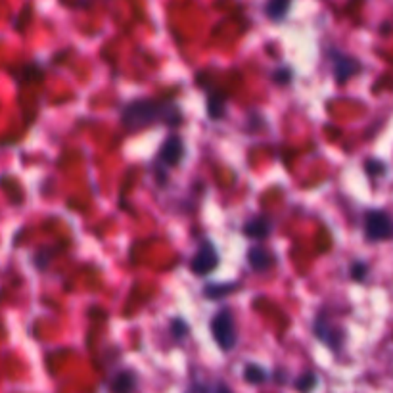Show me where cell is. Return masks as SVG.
I'll list each match as a JSON object with an SVG mask.
<instances>
[{
    "mask_svg": "<svg viewBox=\"0 0 393 393\" xmlns=\"http://www.w3.org/2000/svg\"><path fill=\"white\" fill-rule=\"evenodd\" d=\"M179 111L171 104L153 102V100H137L131 102L121 113V121L129 131H139L160 119H169V123H179Z\"/></svg>",
    "mask_w": 393,
    "mask_h": 393,
    "instance_id": "1",
    "label": "cell"
},
{
    "mask_svg": "<svg viewBox=\"0 0 393 393\" xmlns=\"http://www.w3.org/2000/svg\"><path fill=\"white\" fill-rule=\"evenodd\" d=\"M212 334L221 351H233L236 345V328H234L233 311L225 307L221 309L212 321Z\"/></svg>",
    "mask_w": 393,
    "mask_h": 393,
    "instance_id": "2",
    "label": "cell"
},
{
    "mask_svg": "<svg viewBox=\"0 0 393 393\" xmlns=\"http://www.w3.org/2000/svg\"><path fill=\"white\" fill-rule=\"evenodd\" d=\"M392 217L386 212L371 209L364 215V234L371 242H382L392 238Z\"/></svg>",
    "mask_w": 393,
    "mask_h": 393,
    "instance_id": "3",
    "label": "cell"
},
{
    "mask_svg": "<svg viewBox=\"0 0 393 393\" xmlns=\"http://www.w3.org/2000/svg\"><path fill=\"white\" fill-rule=\"evenodd\" d=\"M217 265L219 254L217 249H215V246H213L209 240L202 242V246H200V249H198L196 255H194V259L190 263V269L194 270L196 275H200V277H204L207 273L217 269Z\"/></svg>",
    "mask_w": 393,
    "mask_h": 393,
    "instance_id": "4",
    "label": "cell"
},
{
    "mask_svg": "<svg viewBox=\"0 0 393 393\" xmlns=\"http://www.w3.org/2000/svg\"><path fill=\"white\" fill-rule=\"evenodd\" d=\"M359 69H361V64L357 60L340 54V52H334V73L338 83H345L347 79H351L353 75H357Z\"/></svg>",
    "mask_w": 393,
    "mask_h": 393,
    "instance_id": "5",
    "label": "cell"
},
{
    "mask_svg": "<svg viewBox=\"0 0 393 393\" xmlns=\"http://www.w3.org/2000/svg\"><path fill=\"white\" fill-rule=\"evenodd\" d=\"M139 387V376L135 371H119L109 382V393H135Z\"/></svg>",
    "mask_w": 393,
    "mask_h": 393,
    "instance_id": "6",
    "label": "cell"
},
{
    "mask_svg": "<svg viewBox=\"0 0 393 393\" xmlns=\"http://www.w3.org/2000/svg\"><path fill=\"white\" fill-rule=\"evenodd\" d=\"M270 233H273V226H270V221L265 215L251 217L244 225V234L249 236V238H254V240H265Z\"/></svg>",
    "mask_w": 393,
    "mask_h": 393,
    "instance_id": "7",
    "label": "cell"
},
{
    "mask_svg": "<svg viewBox=\"0 0 393 393\" xmlns=\"http://www.w3.org/2000/svg\"><path fill=\"white\" fill-rule=\"evenodd\" d=\"M182 156H184V144L179 137H171L165 140V144L161 148V160L165 165L173 167L177 163H181Z\"/></svg>",
    "mask_w": 393,
    "mask_h": 393,
    "instance_id": "8",
    "label": "cell"
},
{
    "mask_svg": "<svg viewBox=\"0 0 393 393\" xmlns=\"http://www.w3.org/2000/svg\"><path fill=\"white\" fill-rule=\"evenodd\" d=\"M315 336L321 340L322 343H326L328 347H332L334 351H340V345H342V334H334V330L328 326L326 322L319 319L315 322Z\"/></svg>",
    "mask_w": 393,
    "mask_h": 393,
    "instance_id": "9",
    "label": "cell"
},
{
    "mask_svg": "<svg viewBox=\"0 0 393 393\" xmlns=\"http://www.w3.org/2000/svg\"><path fill=\"white\" fill-rule=\"evenodd\" d=\"M248 263L251 269L257 270V273H263V270H267L273 265V257H270V254L265 248L255 246V248H251L248 251Z\"/></svg>",
    "mask_w": 393,
    "mask_h": 393,
    "instance_id": "10",
    "label": "cell"
},
{
    "mask_svg": "<svg viewBox=\"0 0 393 393\" xmlns=\"http://www.w3.org/2000/svg\"><path fill=\"white\" fill-rule=\"evenodd\" d=\"M267 378H269V374H267V371H265L263 366H259V364L249 363L244 366V380H246L248 384H251V386L265 384Z\"/></svg>",
    "mask_w": 393,
    "mask_h": 393,
    "instance_id": "11",
    "label": "cell"
},
{
    "mask_svg": "<svg viewBox=\"0 0 393 393\" xmlns=\"http://www.w3.org/2000/svg\"><path fill=\"white\" fill-rule=\"evenodd\" d=\"M290 2L291 0H269V2H267V8H265V12H267V15H269L273 22H280V20L288 14Z\"/></svg>",
    "mask_w": 393,
    "mask_h": 393,
    "instance_id": "12",
    "label": "cell"
},
{
    "mask_svg": "<svg viewBox=\"0 0 393 393\" xmlns=\"http://www.w3.org/2000/svg\"><path fill=\"white\" fill-rule=\"evenodd\" d=\"M319 384V376L315 372H303L296 382H294V387L298 393H313L315 387Z\"/></svg>",
    "mask_w": 393,
    "mask_h": 393,
    "instance_id": "13",
    "label": "cell"
},
{
    "mask_svg": "<svg viewBox=\"0 0 393 393\" xmlns=\"http://www.w3.org/2000/svg\"><path fill=\"white\" fill-rule=\"evenodd\" d=\"M207 113L212 119H219V117L225 113V98L215 92L207 98Z\"/></svg>",
    "mask_w": 393,
    "mask_h": 393,
    "instance_id": "14",
    "label": "cell"
},
{
    "mask_svg": "<svg viewBox=\"0 0 393 393\" xmlns=\"http://www.w3.org/2000/svg\"><path fill=\"white\" fill-rule=\"evenodd\" d=\"M234 290H236V284H226V286L212 284V286H205L204 294L207 296V298L219 299V298H223L225 294H230V291H234Z\"/></svg>",
    "mask_w": 393,
    "mask_h": 393,
    "instance_id": "15",
    "label": "cell"
},
{
    "mask_svg": "<svg viewBox=\"0 0 393 393\" xmlns=\"http://www.w3.org/2000/svg\"><path fill=\"white\" fill-rule=\"evenodd\" d=\"M171 328H173V334H175L177 338H184V336L188 334V326H186V322L182 321V319H175Z\"/></svg>",
    "mask_w": 393,
    "mask_h": 393,
    "instance_id": "16",
    "label": "cell"
},
{
    "mask_svg": "<svg viewBox=\"0 0 393 393\" xmlns=\"http://www.w3.org/2000/svg\"><path fill=\"white\" fill-rule=\"evenodd\" d=\"M366 171H368L371 175H376V173H386V165H384L382 161L368 160L366 161Z\"/></svg>",
    "mask_w": 393,
    "mask_h": 393,
    "instance_id": "17",
    "label": "cell"
},
{
    "mask_svg": "<svg viewBox=\"0 0 393 393\" xmlns=\"http://www.w3.org/2000/svg\"><path fill=\"white\" fill-rule=\"evenodd\" d=\"M351 270H353V278H355V280H363V278L366 277V270H368V267H366L364 263H355Z\"/></svg>",
    "mask_w": 393,
    "mask_h": 393,
    "instance_id": "18",
    "label": "cell"
},
{
    "mask_svg": "<svg viewBox=\"0 0 393 393\" xmlns=\"http://www.w3.org/2000/svg\"><path fill=\"white\" fill-rule=\"evenodd\" d=\"M207 393H233V389L226 386L225 382H217V384H215V387H212V389L207 387Z\"/></svg>",
    "mask_w": 393,
    "mask_h": 393,
    "instance_id": "19",
    "label": "cell"
}]
</instances>
